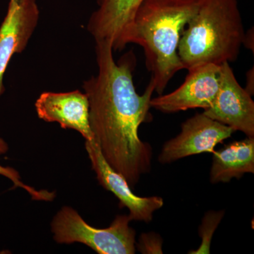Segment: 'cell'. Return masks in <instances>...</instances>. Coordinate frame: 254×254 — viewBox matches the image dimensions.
<instances>
[{
    "label": "cell",
    "mask_w": 254,
    "mask_h": 254,
    "mask_svg": "<svg viewBox=\"0 0 254 254\" xmlns=\"http://www.w3.org/2000/svg\"><path fill=\"white\" fill-rule=\"evenodd\" d=\"M245 33L237 0H200L179 43L184 68L236 61Z\"/></svg>",
    "instance_id": "3"
},
{
    "label": "cell",
    "mask_w": 254,
    "mask_h": 254,
    "mask_svg": "<svg viewBox=\"0 0 254 254\" xmlns=\"http://www.w3.org/2000/svg\"><path fill=\"white\" fill-rule=\"evenodd\" d=\"M85 146L97 180L103 188L118 198L120 208L128 209V216L131 221L136 220L146 223L151 222L155 212L163 206V198L159 196L141 197L134 194L126 179L113 170L106 161L95 139L86 141Z\"/></svg>",
    "instance_id": "8"
},
{
    "label": "cell",
    "mask_w": 254,
    "mask_h": 254,
    "mask_svg": "<svg viewBox=\"0 0 254 254\" xmlns=\"http://www.w3.org/2000/svg\"><path fill=\"white\" fill-rule=\"evenodd\" d=\"M128 215H118L110 227L95 228L76 210L63 206L51 222L53 238L58 244L81 243L98 254L136 253V231L129 225Z\"/></svg>",
    "instance_id": "4"
},
{
    "label": "cell",
    "mask_w": 254,
    "mask_h": 254,
    "mask_svg": "<svg viewBox=\"0 0 254 254\" xmlns=\"http://www.w3.org/2000/svg\"><path fill=\"white\" fill-rule=\"evenodd\" d=\"M143 0H97L98 9L92 13L87 30L96 41L111 43L114 51L123 50L135 15Z\"/></svg>",
    "instance_id": "11"
},
{
    "label": "cell",
    "mask_w": 254,
    "mask_h": 254,
    "mask_svg": "<svg viewBox=\"0 0 254 254\" xmlns=\"http://www.w3.org/2000/svg\"><path fill=\"white\" fill-rule=\"evenodd\" d=\"M98 73L83 82L89 102V121L95 141L110 167L121 174L131 188L150 173L153 149L141 141L138 129L149 120L153 82L138 94L133 80L136 57L133 52L115 61L111 43L96 41Z\"/></svg>",
    "instance_id": "1"
},
{
    "label": "cell",
    "mask_w": 254,
    "mask_h": 254,
    "mask_svg": "<svg viewBox=\"0 0 254 254\" xmlns=\"http://www.w3.org/2000/svg\"><path fill=\"white\" fill-rule=\"evenodd\" d=\"M8 150H9V145L7 143L3 138H0V155L5 154ZM0 175L9 179L10 181L13 182L14 187H21L23 190H26L31 195L33 200L52 201L54 199L55 194L53 192H50L46 190H36L33 187L23 184L21 182L19 173L14 168L4 167L0 165Z\"/></svg>",
    "instance_id": "13"
},
{
    "label": "cell",
    "mask_w": 254,
    "mask_h": 254,
    "mask_svg": "<svg viewBox=\"0 0 254 254\" xmlns=\"http://www.w3.org/2000/svg\"><path fill=\"white\" fill-rule=\"evenodd\" d=\"M39 16L36 0H10L0 26V96L4 91L3 78L10 60L26 49Z\"/></svg>",
    "instance_id": "9"
},
{
    "label": "cell",
    "mask_w": 254,
    "mask_h": 254,
    "mask_svg": "<svg viewBox=\"0 0 254 254\" xmlns=\"http://www.w3.org/2000/svg\"><path fill=\"white\" fill-rule=\"evenodd\" d=\"M254 69L252 68V70H250L248 73H247V88H245L246 91L248 92L251 95H254Z\"/></svg>",
    "instance_id": "16"
},
{
    "label": "cell",
    "mask_w": 254,
    "mask_h": 254,
    "mask_svg": "<svg viewBox=\"0 0 254 254\" xmlns=\"http://www.w3.org/2000/svg\"><path fill=\"white\" fill-rule=\"evenodd\" d=\"M235 131L212 120L203 113H197L182 123L181 132L163 145L159 163L170 164L180 159L213 153L215 146L231 137Z\"/></svg>",
    "instance_id": "6"
},
{
    "label": "cell",
    "mask_w": 254,
    "mask_h": 254,
    "mask_svg": "<svg viewBox=\"0 0 254 254\" xmlns=\"http://www.w3.org/2000/svg\"><path fill=\"white\" fill-rule=\"evenodd\" d=\"M38 118L75 130L86 141L94 139L89 121V102L86 93L76 90L66 93L44 92L35 103Z\"/></svg>",
    "instance_id": "10"
},
{
    "label": "cell",
    "mask_w": 254,
    "mask_h": 254,
    "mask_svg": "<svg viewBox=\"0 0 254 254\" xmlns=\"http://www.w3.org/2000/svg\"><path fill=\"white\" fill-rule=\"evenodd\" d=\"M203 113L235 131L254 137V102L252 95L239 84L230 63L220 65L218 93Z\"/></svg>",
    "instance_id": "5"
},
{
    "label": "cell",
    "mask_w": 254,
    "mask_h": 254,
    "mask_svg": "<svg viewBox=\"0 0 254 254\" xmlns=\"http://www.w3.org/2000/svg\"><path fill=\"white\" fill-rule=\"evenodd\" d=\"M185 81L175 91L150 100V107L164 113L210 108L220 86V66L203 64L188 70Z\"/></svg>",
    "instance_id": "7"
},
{
    "label": "cell",
    "mask_w": 254,
    "mask_h": 254,
    "mask_svg": "<svg viewBox=\"0 0 254 254\" xmlns=\"http://www.w3.org/2000/svg\"><path fill=\"white\" fill-rule=\"evenodd\" d=\"M163 240L154 232L142 234L136 247L142 254H163Z\"/></svg>",
    "instance_id": "15"
},
{
    "label": "cell",
    "mask_w": 254,
    "mask_h": 254,
    "mask_svg": "<svg viewBox=\"0 0 254 254\" xmlns=\"http://www.w3.org/2000/svg\"><path fill=\"white\" fill-rule=\"evenodd\" d=\"M200 0H143L135 15L128 44L143 48L155 91L161 95L184 68L178 46L185 26L198 10Z\"/></svg>",
    "instance_id": "2"
},
{
    "label": "cell",
    "mask_w": 254,
    "mask_h": 254,
    "mask_svg": "<svg viewBox=\"0 0 254 254\" xmlns=\"http://www.w3.org/2000/svg\"><path fill=\"white\" fill-rule=\"evenodd\" d=\"M213 153L210 181L213 185L254 173V137L232 142Z\"/></svg>",
    "instance_id": "12"
},
{
    "label": "cell",
    "mask_w": 254,
    "mask_h": 254,
    "mask_svg": "<svg viewBox=\"0 0 254 254\" xmlns=\"http://www.w3.org/2000/svg\"><path fill=\"white\" fill-rule=\"evenodd\" d=\"M225 215L224 210L220 211H208L205 213L201 224L200 225L198 233L201 239V243L198 250L190 251V254H210V245L214 232L218 228L220 222Z\"/></svg>",
    "instance_id": "14"
}]
</instances>
